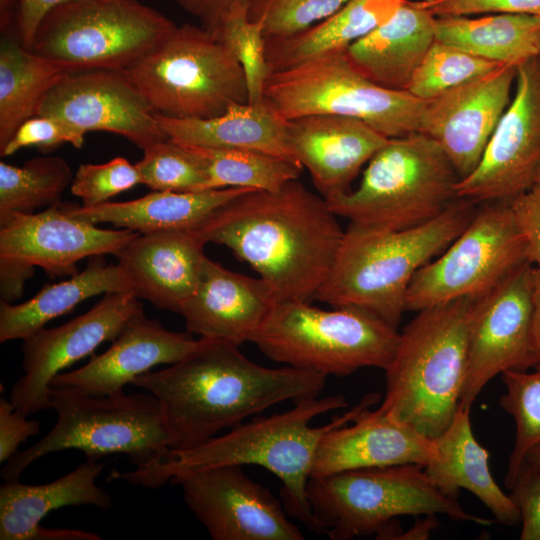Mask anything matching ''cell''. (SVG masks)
<instances>
[{
    "label": "cell",
    "mask_w": 540,
    "mask_h": 540,
    "mask_svg": "<svg viewBox=\"0 0 540 540\" xmlns=\"http://www.w3.org/2000/svg\"><path fill=\"white\" fill-rule=\"evenodd\" d=\"M104 464L87 460L63 477L43 485L5 481L0 487V539L37 540L41 520L66 506L92 505L108 510L109 494L95 480Z\"/></svg>",
    "instance_id": "83f0119b"
},
{
    "label": "cell",
    "mask_w": 540,
    "mask_h": 540,
    "mask_svg": "<svg viewBox=\"0 0 540 540\" xmlns=\"http://www.w3.org/2000/svg\"><path fill=\"white\" fill-rule=\"evenodd\" d=\"M70 0H18L17 37L31 50L34 34L43 17L54 7Z\"/></svg>",
    "instance_id": "681fc988"
},
{
    "label": "cell",
    "mask_w": 540,
    "mask_h": 540,
    "mask_svg": "<svg viewBox=\"0 0 540 540\" xmlns=\"http://www.w3.org/2000/svg\"><path fill=\"white\" fill-rule=\"evenodd\" d=\"M152 109L182 119L223 114L248 103L244 71L232 52L210 31L176 26L155 48L122 71Z\"/></svg>",
    "instance_id": "30bf717a"
},
{
    "label": "cell",
    "mask_w": 540,
    "mask_h": 540,
    "mask_svg": "<svg viewBox=\"0 0 540 540\" xmlns=\"http://www.w3.org/2000/svg\"><path fill=\"white\" fill-rule=\"evenodd\" d=\"M55 426L30 448L17 452L1 470L5 481L49 453L78 449L87 458L124 453L136 465L159 459L170 447L164 412L151 393L86 395L50 387Z\"/></svg>",
    "instance_id": "ba28073f"
},
{
    "label": "cell",
    "mask_w": 540,
    "mask_h": 540,
    "mask_svg": "<svg viewBox=\"0 0 540 540\" xmlns=\"http://www.w3.org/2000/svg\"><path fill=\"white\" fill-rule=\"evenodd\" d=\"M40 430L39 422L27 419V415L18 411L10 400H0V462H7L13 457L21 443L36 435Z\"/></svg>",
    "instance_id": "7dc6e473"
},
{
    "label": "cell",
    "mask_w": 540,
    "mask_h": 540,
    "mask_svg": "<svg viewBox=\"0 0 540 540\" xmlns=\"http://www.w3.org/2000/svg\"><path fill=\"white\" fill-rule=\"evenodd\" d=\"M349 0H255L248 16L262 24L265 38L303 31L341 9Z\"/></svg>",
    "instance_id": "60d3db41"
},
{
    "label": "cell",
    "mask_w": 540,
    "mask_h": 540,
    "mask_svg": "<svg viewBox=\"0 0 540 540\" xmlns=\"http://www.w3.org/2000/svg\"><path fill=\"white\" fill-rule=\"evenodd\" d=\"M36 115L55 117L85 134L114 133L142 150L168 138L157 113L122 71L67 73L44 96Z\"/></svg>",
    "instance_id": "d6986e66"
},
{
    "label": "cell",
    "mask_w": 540,
    "mask_h": 540,
    "mask_svg": "<svg viewBox=\"0 0 540 540\" xmlns=\"http://www.w3.org/2000/svg\"><path fill=\"white\" fill-rule=\"evenodd\" d=\"M137 184H142V179L136 165L115 157L102 164H81L73 177L71 193L81 198L82 206L92 207Z\"/></svg>",
    "instance_id": "b9f144b4"
},
{
    "label": "cell",
    "mask_w": 540,
    "mask_h": 540,
    "mask_svg": "<svg viewBox=\"0 0 540 540\" xmlns=\"http://www.w3.org/2000/svg\"><path fill=\"white\" fill-rule=\"evenodd\" d=\"M509 496L521 516V540H540V472L524 461Z\"/></svg>",
    "instance_id": "f6af8a7d"
},
{
    "label": "cell",
    "mask_w": 540,
    "mask_h": 540,
    "mask_svg": "<svg viewBox=\"0 0 540 540\" xmlns=\"http://www.w3.org/2000/svg\"><path fill=\"white\" fill-rule=\"evenodd\" d=\"M415 2L435 17L516 13L540 18V0H420Z\"/></svg>",
    "instance_id": "ee69618b"
},
{
    "label": "cell",
    "mask_w": 540,
    "mask_h": 540,
    "mask_svg": "<svg viewBox=\"0 0 540 540\" xmlns=\"http://www.w3.org/2000/svg\"><path fill=\"white\" fill-rule=\"evenodd\" d=\"M90 257L86 268L67 280L45 285L29 300L0 303V342L25 339L84 300L107 293L131 292L123 271L108 265L103 257Z\"/></svg>",
    "instance_id": "1f68e13d"
},
{
    "label": "cell",
    "mask_w": 540,
    "mask_h": 540,
    "mask_svg": "<svg viewBox=\"0 0 540 540\" xmlns=\"http://www.w3.org/2000/svg\"><path fill=\"white\" fill-rule=\"evenodd\" d=\"M500 65L435 40L416 69L407 91L416 98L429 101Z\"/></svg>",
    "instance_id": "74e56055"
},
{
    "label": "cell",
    "mask_w": 540,
    "mask_h": 540,
    "mask_svg": "<svg viewBox=\"0 0 540 540\" xmlns=\"http://www.w3.org/2000/svg\"><path fill=\"white\" fill-rule=\"evenodd\" d=\"M439 522L435 514L425 515L421 520H417L415 524L405 532H402L396 537L399 540H425L431 536L432 531L437 529Z\"/></svg>",
    "instance_id": "816d5d0a"
},
{
    "label": "cell",
    "mask_w": 540,
    "mask_h": 540,
    "mask_svg": "<svg viewBox=\"0 0 540 540\" xmlns=\"http://www.w3.org/2000/svg\"><path fill=\"white\" fill-rule=\"evenodd\" d=\"M435 16L406 0L396 14L351 44L346 54L353 66L374 83L407 91L435 38Z\"/></svg>",
    "instance_id": "4316f807"
},
{
    "label": "cell",
    "mask_w": 540,
    "mask_h": 540,
    "mask_svg": "<svg viewBox=\"0 0 540 540\" xmlns=\"http://www.w3.org/2000/svg\"><path fill=\"white\" fill-rule=\"evenodd\" d=\"M435 17V38L499 64L539 55L540 18L516 13Z\"/></svg>",
    "instance_id": "d6a6232c"
},
{
    "label": "cell",
    "mask_w": 540,
    "mask_h": 540,
    "mask_svg": "<svg viewBox=\"0 0 540 540\" xmlns=\"http://www.w3.org/2000/svg\"><path fill=\"white\" fill-rule=\"evenodd\" d=\"M286 135L293 158L309 171L325 200L349 191L361 168L390 139L359 119L333 114L288 120Z\"/></svg>",
    "instance_id": "603a6c76"
},
{
    "label": "cell",
    "mask_w": 540,
    "mask_h": 540,
    "mask_svg": "<svg viewBox=\"0 0 540 540\" xmlns=\"http://www.w3.org/2000/svg\"><path fill=\"white\" fill-rule=\"evenodd\" d=\"M206 244L196 226L139 233L118 254V265L137 298L179 313L200 281Z\"/></svg>",
    "instance_id": "7402d4cb"
},
{
    "label": "cell",
    "mask_w": 540,
    "mask_h": 540,
    "mask_svg": "<svg viewBox=\"0 0 540 540\" xmlns=\"http://www.w3.org/2000/svg\"><path fill=\"white\" fill-rule=\"evenodd\" d=\"M248 11L228 15L212 33L235 56L241 65L248 89V103L263 101L265 82L270 74L265 53L262 24L250 20Z\"/></svg>",
    "instance_id": "ab89813d"
},
{
    "label": "cell",
    "mask_w": 540,
    "mask_h": 540,
    "mask_svg": "<svg viewBox=\"0 0 540 540\" xmlns=\"http://www.w3.org/2000/svg\"><path fill=\"white\" fill-rule=\"evenodd\" d=\"M263 101L288 121L313 114L359 119L387 138L418 132L426 101L382 87L350 62L346 50L269 74Z\"/></svg>",
    "instance_id": "7c38bea8"
},
{
    "label": "cell",
    "mask_w": 540,
    "mask_h": 540,
    "mask_svg": "<svg viewBox=\"0 0 540 540\" xmlns=\"http://www.w3.org/2000/svg\"><path fill=\"white\" fill-rule=\"evenodd\" d=\"M315 532L333 540L376 534L396 539L400 516L441 514L453 521L490 525L431 482L424 466L404 464L310 477L307 486Z\"/></svg>",
    "instance_id": "8992f818"
},
{
    "label": "cell",
    "mask_w": 540,
    "mask_h": 540,
    "mask_svg": "<svg viewBox=\"0 0 540 540\" xmlns=\"http://www.w3.org/2000/svg\"><path fill=\"white\" fill-rule=\"evenodd\" d=\"M156 117L162 131L176 142L209 148L253 149L296 161L287 144L286 121L264 101L234 103L212 118L182 119L158 113Z\"/></svg>",
    "instance_id": "f546056e"
},
{
    "label": "cell",
    "mask_w": 540,
    "mask_h": 540,
    "mask_svg": "<svg viewBox=\"0 0 540 540\" xmlns=\"http://www.w3.org/2000/svg\"><path fill=\"white\" fill-rule=\"evenodd\" d=\"M136 167L142 184L153 191H204L208 175L204 160L191 146L169 138L143 150Z\"/></svg>",
    "instance_id": "f35d334b"
},
{
    "label": "cell",
    "mask_w": 540,
    "mask_h": 540,
    "mask_svg": "<svg viewBox=\"0 0 540 540\" xmlns=\"http://www.w3.org/2000/svg\"><path fill=\"white\" fill-rule=\"evenodd\" d=\"M186 13L196 18L200 26L214 32L222 21L236 11H248L255 0H173Z\"/></svg>",
    "instance_id": "c3c4849f"
},
{
    "label": "cell",
    "mask_w": 540,
    "mask_h": 540,
    "mask_svg": "<svg viewBox=\"0 0 540 540\" xmlns=\"http://www.w3.org/2000/svg\"><path fill=\"white\" fill-rule=\"evenodd\" d=\"M483 204L457 238L416 273L406 311L475 298L530 263L510 202Z\"/></svg>",
    "instance_id": "4fadbf2b"
},
{
    "label": "cell",
    "mask_w": 540,
    "mask_h": 540,
    "mask_svg": "<svg viewBox=\"0 0 540 540\" xmlns=\"http://www.w3.org/2000/svg\"><path fill=\"white\" fill-rule=\"evenodd\" d=\"M84 141L85 133L62 120L36 115L26 120L17 129L9 142L0 150V155L11 156L29 146H36L45 151L63 143H70L76 148H81Z\"/></svg>",
    "instance_id": "7bdbcfd3"
},
{
    "label": "cell",
    "mask_w": 540,
    "mask_h": 540,
    "mask_svg": "<svg viewBox=\"0 0 540 540\" xmlns=\"http://www.w3.org/2000/svg\"><path fill=\"white\" fill-rule=\"evenodd\" d=\"M176 26L138 0H70L43 17L31 50L68 72L124 71Z\"/></svg>",
    "instance_id": "8fae6325"
},
{
    "label": "cell",
    "mask_w": 540,
    "mask_h": 540,
    "mask_svg": "<svg viewBox=\"0 0 540 540\" xmlns=\"http://www.w3.org/2000/svg\"><path fill=\"white\" fill-rule=\"evenodd\" d=\"M534 266L526 263L472 298L467 320V374L459 406L471 410L483 388L504 371L540 363L532 345Z\"/></svg>",
    "instance_id": "9a60e30c"
},
{
    "label": "cell",
    "mask_w": 540,
    "mask_h": 540,
    "mask_svg": "<svg viewBox=\"0 0 540 540\" xmlns=\"http://www.w3.org/2000/svg\"><path fill=\"white\" fill-rule=\"evenodd\" d=\"M378 400L379 394H367L330 423L314 427L311 422L316 417L345 408L348 402L342 395L301 399L289 410L255 417L198 446L170 448L159 459L136 466L132 471H113L111 478L156 489L207 468L257 465L281 481V498L287 513L315 532L307 486L319 443L326 432L351 422Z\"/></svg>",
    "instance_id": "3957f363"
},
{
    "label": "cell",
    "mask_w": 540,
    "mask_h": 540,
    "mask_svg": "<svg viewBox=\"0 0 540 540\" xmlns=\"http://www.w3.org/2000/svg\"><path fill=\"white\" fill-rule=\"evenodd\" d=\"M516 68L502 64L426 101L418 132L441 146L460 179L477 167L508 107L514 92Z\"/></svg>",
    "instance_id": "ffe728a7"
},
{
    "label": "cell",
    "mask_w": 540,
    "mask_h": 540,
    "mask_svg": "<svg viewBox=\"0 0 540 540\" xmlns=\"http://www.w3.org/2000/svg\"><path fill=\"white\" fill-rule=\"evenodd\" d=\"M69 164L58 156H40L18 167L0 162V215L34 213L58 202L72 183Z\"/></svg>",
    "instance_id": "d590c367"
},
{
    "label": "cell",
    "mask_w": 540,
    "mask_h": 540,
    "mask_svg": "<svg viewBox=\"0 0 540 540\" xmlns=\"http://www.w3.org/2000/svg\"><path fill=\"white\" fill-rule=\"evenodd\" d=\"M501 376L505 393L499 403L513 417L516 426L504 480L510 489L527 452L540 445V366L532 372L507 370Z\"/></svg>",
    "instance_id": "8d00e7d4"
},
{
    "label": "cell",
    "mask_w": 540,
    "mask_h": 540,
    "mask_svg": "<svg viewBox=\"0 0 540 540\" xmlns=\"http://www.w3.org/2000/svg\"><path fill=\"white\" fill-rule=\"evenodd\" d=\"M123 229H102L70 215L61 201L38 213L0 215L1 301L13 303L22 295L34 267L49 276H73L77 263L97 255L118 256L138 235Z\"/></svg>",
    "instance_id": "5bb4252c"
},
{
    "label": "cell",
    "mask_w": 540,
    "mask_h": 540,
    "mask_svg": "<svg viewBox=\"0 0 540 540\" xmlns=\"http://www.w3.org/2000/svg\"><path fill=\"white\" fill-rule=\"evenodd\" d=\"M248 190L252 189L152 191L129 201H108L92 207L64 203V208L70 215L92 224L110 223L143 234L198 226L226 202Z\"/></svg>",
    "instance_id": "f1b7e54d"
},
{
    "label": "cell",
    "mask_w": 540,
    "mask_h": 540,
    "mask_svg": "<svg viewBox=\"0 0 540 540\" xmlns=\"http://www.w3.org/2000/svg\"><path fill=\"white\" fill-rule=\"evenodd\" d=\"M433 440L435 456L424 470L440 492L457 499L465 489L490 510L497 522L508 526L520 523L518 508L491 474L488 451L474 436L470 410L459 406L449 426Z\"/></svg>",
    "instance_id": "484cf974"
},
{
    "label": "cell",
    "mask_w": 540,
    "mask_h": 540,
    "mask_svg": "<svg viewBox=\"0 0 540 540\" xmlns=\"http://www.w3.org/2000/svg\"><path fill=\"white\" fill-rule=\"evenodd\" d=\"M512 99L477 167L456 184L458 199L510 201L535 184L540 165V54L517 65Z\"/></svg>",
    "instance_id": "2e32d148"
},
{
    "label": "cell",
    "mask_w": 540,
    "mask_h": 540,
    "mask_svg": "<svg viewBox=\"0 0 540 540\" xmlns=\"http://www.w3.org/2000/svg\"><path fill=\"white\" fill-rule=\"evenodd\" d=\"M199 341L189 332L166 329L141 309L127 321L105 352L91 356L78 369L59 373L51 387L96 396L120 393L153 367L182 360Z\"/></svg>",
    "instance_id": "44dd1931"
},
{
    "label": "cell",
    "mask_w": 540,
    "mask_h": 540,
    "mask_svg": "<svg viewBox=\"0 0 540 540\" xmlns=\"http://www.w3.org/2000/svg\"><path fill=\"white\" fill-rule=\"evenodd\" d=\"M183 498L213 540H302L281 502L239 465L207 468L180 478Z\"/></svg>",
    "instance_id": "ac0fdd59"
},
{
    "label": "cell",
    "mask_w": 540,
    "mask_h": 540,
    "mask_svg": "<svg viewBox=\"0 0 540 540\" xmlns=\"http://www.w3.org/2000/svg\"><path fill=\"white\" fill-rule=\"evenodd\" d=\"M459 179L441 146L414 132L390 138L369 160L356 189L326 201L356 226L404 230L443 213L458 199Z\"/></svg>",
    "instance_id": "52a82bcc"
},
{
    "label": "cell",
    "mask_w": 540,
    "mask_h": 540,
    "mask_svg": "<svg viewBox=\"0 0 540 540\" xmlns=\"http://www.w3.org/2000/svg\"><path fill=\"white\" fill-rule=\"evenodd\" d=\"M435 452L433 439L367 407L351 422L338 425L323 435L311 477L404 464L425 467Z\"/></svg>",
    "instance_id": "d4e9b609"
},
{
    "label": "cell",
    "mask_w": 540,
    "mask_h": 540,
    "mask_svg": "<svg viewBox=\"0 0 540 540\" xmlns=\"http://www.w3.org/2000/svg\"><path fill=\"white\" fill-rule=\"evenodd\" d=\"M17 15L18 0H0V29L2 36L17 37Z\"/></svg>",
    "instance_id": "f5cc1de1"
},
{
    "label": "cell",
    "mask_w": 540,
    "mask_h": 540,
    "mask_svg": "<svg viewBox=\"0 0 540 540\" xmlns=\"http://www.w3.org/2000/svg\"><path fill=\"white\" fill-rule=\"evenodd\" d=\"M532 345L540 363V270L534 267L532 285Z\"/></svg>",
    "instance_id": "f907efd6"
},
{
    "label": "cell",
    "mask_w": 540,
    "mask_h": 540,
    "mask_svg": "<svg viewBox=\"0 0 540 540\" xmlns=\"http://www.w3.org/2000/svg\"><path fill=\"white\" fill-rule=\"evenodd\" d=\"M398 338L396 328L363 310L284 301L251 342L276 363L344 377L361 368L385 370Z\"/></svg>",
    "instance_id": "9c48e42d"
},
{
    "label": "cell",
    "mask_w": 540,
    "mask_h": 540,
    "mask_svg": "<svg viewBox=\"0 0 540 540\" xmlns=\"http://www.w3.org/2000/svg\"><path fill=\"white\" fill-rule=\"evenodd\" d=\"M539 54H540V40H539Z\"/></svg>",
    "instance_id": "9f6ffc18"
},
{
    "label": "cell",
    "mask_w": 540,
    "mask_h": 540,
    "mask_svg": "<svg viewBox=\"0 0 540 540\" xmlns=\"http://www.w3.org/2000/svg\"><path fill=\"white\" fill-rule=\"evenodd\" d=\"M143 309L131 292L107 293L91 309L54 328H41L23 339V376L13 385L10 402L25 415L51 408L55 376L113 341L127 321Z\"/></svg>",
    "instance_id": "e0dca14e"
},
{
    "label": "cell",
    "mask_w": 540,
    "mask_h": 540,
    "mask_svg": "<svg viewBox=\"0 0 540 540\" xmlns=\"http://www.w3.org/2000/svg\"><path fill=\"white\" fill-rule=\"evenodd\" d=\"M524 461L540 472V445L531 448L527 452Z\"/></svg>",
    "instance_id": "db71d44e"
},
{
    "label": "cell",
    "mask_w": 540,
    "mask_h": 540,
    "mask_svg": "<svg viewBox=\"0 0 540 540\" xmlns=\"http://www.w3.org/2000/svg\"><path fill=\"white\" fill-rule=\"evenodd\" d=\"M475 204L457 199L434 219L404 230L349 223L314 300L366 311L397 329L414 276L465 229L477 210Z\"/></svg>",
    "instance_id": "277c9868"
},
{
    "label": "cell",
    "mask_w": 540,
    "mask_h": 540,
    "mask_svg": "<svg viewBox=\"0 0 540 540\" xmlns=\"http://www.w3.org/2000/svg\"><path fill=\"white\" fill-rule=\"evenodd\" d=\"M278 303L260 277L233 272L206 257L198 286L179 314L187 332L240 346L252 341Z\"/></svg>",
    "instance_id": "cb8c5ba5"
},
{
    "label": "cell",
    "mask_w": 540,
    "mask_h": 540,
    "mask_svg": "<svg viewBox=\"0 0 540 540\" xmlns=\"http://www.w3.org/2000/svg\"><path fill=\"white\" fill-rule=\"evenodd\" d=\"M529 262L540 270V183L509 201Z\"/></svg>",
    "instance_id": "bcb514c9"
},
{
    "label": "cell",
    "mask_w": 540,
    "mask_h": 540,
    "mask_svg": "<svg viewBox=\"0 0 540 540\" xmlns=\"http://www.w3.org/2000/svg\"><path fill=\"white\" fill-rule=\"evenodd\" d=\"M63 67L24 47L14 36L0 45V150L36 116L44 96L67 74Z\"/></svg>",
    "instance_id": "836d02e7"
},
{
    "label": "cell",
    "mask_w": 540,
    "mask_h": 540,
    "mask_svg": "<svg viewBox=\"0 0 540 540\" xmlns=\"http://www.w3.org/2000/svg\"><path fill=\"white\" fill-rule=\"evenodd\" d=\"M406 0H349L309 28L285 37L265 38L270 74L347 50L355 41L389 21Z\"/></svg>",
    "instance_id": "4dcf8cb0"
},
{
    "label": "cell",
    "mask_w": 540,
    "mask_h": 540,
    "mask_svg": "<svg viewBox=\"0 0 540 540\" xmlns=\"http://www.w3.org/2000/svg\"><path fill=\"white\" fill-rule=\"evenodd\" d=\"M199 339L182 360L131 383L160 402L171 449L198 446L276 404L317 397L326 385L327 376L321 373L264 367L237 345Z\"/></svg>",
    "instance_id": "7a4b0ae2"
},
{
    "label": "cell",
    "mask_w": 540,
    "mask_h": 540,
    "mask_svg": "<svg viewBox=\"0 0 540 540\" xmlns=\"http://www.w3.org/2000/svg\"><path fill=\"white\" fill-rule=\"evenodd\" d=\"M327 201L291 180L248 190L196 226L207 243L249 264L280 302H311L326 280L344 231Z\"/></svg>",
    "instance_id": "6da1fadb"
},
{
    "label": "cell",
    "mask_w": 540,
    "mask_h": 540,
    "mask_svg": "<svg viewBox=\"0 0 540 540\" xmlns=\"http://www.w3.org/2000/svg\"><path fill=\"white\" fill-rule=\"evenodd\" d=\"M535 183H540V165L536 173Z\"/></svg>",
    "instance_id": "11a10c76"
},
{
    "label": "cell",
    "mask_w": 540,
    "mask_h": 540,
    "mask_svg": "<svg viewBox=\"0 0 540 540\" xmlns=\"http://www.w3.org/2000/svg\"><path fill=\"white\" fill-rule=\"evenodd\" d=\"M189 146L205 162L208 179L204 190L237 187L276 191L298 179L303 170L296 161L259 150Z\"/></svg>",
    "instance_id": "e575fe53"
},
{
    "label": "cell",
    "mask_w": 540,
    "mask_h": 540,
    "mask_svg": "<svg viewBox=\"0 0 540 540\" xmlns=\"http://www.w3.org/2000/svg\"><path fill=\"white\" fill-rule=\"evenodd\" d=\"M472 298L422 309L399 332L376 410L434 439L453 420L467 374Z\"/></svg>",
    "instance_id": "5b68a950"
}]
</instances>
